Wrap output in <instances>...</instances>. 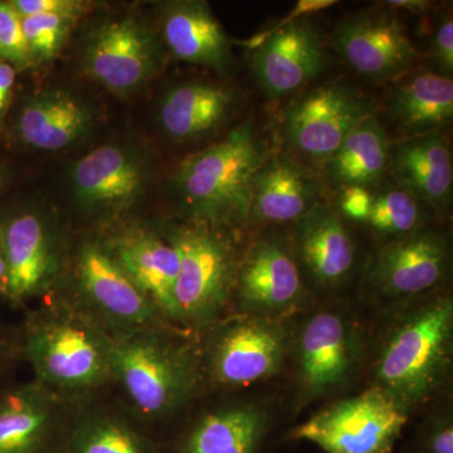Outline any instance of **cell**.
Wrapping results in <instances>:
<instances>
[{
    "label": "cell",
    "mask_w": 453,
    "mask_h": 453,
    "mask_svg": "<svg viewBox=\"0 0 453 453\" xmlns=\"http://www.w3.org/2000/svg\"><path fill=\"white\" fill-rule=\"evenodd\" d=\"M453 303L437 297L402 316L381 344L374 386L405 413L442 389L452 365Z\"/></svg>",
    "instance_id": "obj_1"
},
{
    "label": "cell",
    "mask_w": 453,
    "mask_h": 453,
    "mask_svg": "<svg viewBox=\"0 0 453 453\" xmlns=\"http://www.w3.org/2000/svg\"><path fill=\"white\" fill-rule=\"evenodd\" d=\"M112 347V336L70 303L42 310L27 332V357L50 390L83 392L106 383L113 378Z\"/></svg>",
    "instance_id": "obj_2"
},
{
    "label": "cell",
    "mask_w": 453,
    "mask_h": 453,
    "mask_svg": "<svg viewBox=\"0 0 453 453\" xmlns=\"http://www.w3.org/2000/svg\"><path fill=\"white\" fill-rule=\"evenodd\" d=\"M265 159L250 122L179 165L174 186L201 223L243 222L251 210L253 184Z\"/></svg>",
    "instance_id": "obj_3"
},
{
    "label": "cell",
    "mask_w": 453,
    "mask_h": 453,
    "mask_svg": "<svg viewBox=\"0 0 453 453\" xmlns=\"http://www.w3.org/2000/svg\"><path fill=\"white\" fill-rule=\"evenodd\" d=\"M112 377L146 416L180 407L198 381L196 357L157 326L113 338Z\"/></svg>",
    "instance_id": "obj_4"
},
{
    "label": "cell",
    "mask_w": 453,
    "mask_h": 453,
    "mask_svg": "<svg viewBox=\"0 0 453 453\" xmlns=\"http://www.w3.org/2000/svg\"><path fill=\"white\" fill-rule=\"evenodd\" d=\"M179 252L173 320L203 326L225 309L235 279L228 243L204 223L181 226L169 235Z\"/></svg>",
    "instance_id": "obj_5"
},
{
    "label": "cell",
    "mask_w": 453,
    "mask_h": 453,
    "mask_svg": "<svg viewBox=\"0 0 453 453\" xmlns=\"http://www.w3.org/2000/svg\"><path fill=\"white\" fill-rule=\"evenodd\" d=\"M407 421L408 413L372 387L319 411L292 429L291 437L325 453H392Z\"/></svg>",
    "instance_id": "obj_6"
},
{
    "label": "cell",
    "mask_w": 453,
    "mask_h": 453,
    "mask_svg": "<svg viewBox=\"0 0 453 453\" xmlns=\"http://www.w3.org/2000/svg\"><path fill=\"white\" fill-rule=\"evenodd\" d=\"M77 281L83 310L112 338L157 326L159 310L127 275L109 247H82L77 258Z\"/></svg>",
    "instance_id": "obj_7"
},
{
    "label": "cell",
    "mask_w": 453,
    "mask_h": 453,
    "mask_svg": "<svg viewBox=\"0 0 453 453\" xmlns=\"http://www.w3.org/2000/svg\"><path fill=\"white\" fill-rule=\"evenodd\" d=\"M369 115L371 107L356 92L342 85H325L292 103L283 127L292 148L326 163Z\"/></svg>",
    "instance_id": "obj_8"
},
{
    "label": "cell",
    "mask_w": 453,
    "mask_h": 453,
    "mask_svg": "<svg viewBox=\"0 0 453 453\" xmlns=\"http://www.w3.org/2000/svg\"><path fill=\"white\" fill-rule=\"evenodd\" d=\"M249 46L256 77L271 97H283L308 85L326 62L323 40L308 20L276 25L252 37Z\"/></svg>",
    "instance_id": "obj_9"
},
{
    "label": "cell",
    "mask_w": 453,
    "mask_h": 453,
    "mask_svg": "<svg viewBox=\"0 0 453 453\" xmlns=\"http://www.w3.org/2000/svg\"><path fill=\"white\" fill-rule=\"evenodd\" d=\"M359 340L344 315L321 311L310 318L296 342L297 377L306 399L333 392L350 378Z\"/></svg>",
    "instance_id": "obj_10"
},
{
    "label": "cell",
    "mask_w": 453,
    "mask_h": 453,
    "mask_svg": "<svg viewBox=\"0 0 453 453\" xmlns=\"http://www.w3.org/2000/svg\"><path fill=\"white\" fill-rule=\"evenodd\" d=\"M333 44L356 73L377 82L401 76L417 56L403 26L384 13L360 14L340 23Z\"/></svg>",
    "instance_id": "obj_11"
},
{
    "label": "cell",
    "mask_w": 453,
    "mask_h": 453,
    "mask_svg": "<svg viewBox=\"0 0 453 453\" xmlns=\"http://www.w3.org/2000/svg\"><path fill=\"white\" fill-rule=\"evenodd\" d=\"M288 335L277 321L244 319L219 334L211 354L214 378L225 386H250L281 368Z\"/></svg>",
    "instance_id": "obj_12"
},
{
    "label": "cell",
    "mask_w": 453,
    "mask_h": 453,
    "mask_svg": "<svg viewBox=\"0 0 453 453\" xmlns=\"http://www.w3.org/2000/svg\"><path fill=\"white\" fill-rule=\"evenodd\" d=\"M157 64V42L134 19H116L101 26L85 52L88 73L106 88L120 94L148 81Z\"/></svg>",
    "instance_id": "obj_13"
},
{
    "label": "cell",
    "mask_w": 453,
    "mask_h": 453,
    "mask_svg": "<svg viewBox=\"0 0 453 453\" xmlns=\"http://www.w3.org/2000/svg\"><path fill=\"white\" fill-rule=\"evenodd\" d=\"M449 264L446 241L436 232L418 231L396 238L378 252L368 281L380 294L410 299L436 288Z\"/></svg>",
    "instance_id": "obj_14"
},
{
    "label": "cell",
    "mask_w": 453,
    "mask_h": 453,
    "mask_svg": "<svg viewBox=\"0 0 453 453\" xmlns=\"http://www.w3.org/2000/svg\"><path fill=\"white\" fill-rule=\"evenodd\" d=\"M7 266L5 294L25 301L46 290L58 271V255L49 226L35 213L18 214L0 228Z\"/></svg>",
    "instance_id": "obj_15"
},
{
    "label": "cell",
    "mask_w": 453,
    "mask_h": 453,
    "mask_svg": "<svg viewBox=\"0 0 453 453\" xmlns=\"http://www.w3.org/2000/svg\"><path fill=\"white\" fill-rule=\"evenodd\" d=\"M74 198L83 210L115 211L133 204L144 189L142 163L127 149L105 145L74 164Z\"/></svg>",
    "instance_id": "obj_16"
},
{
    "label": "cell",
    "mask_w": 453,
    "mask_h": 453,
    "mask_svg": "<svg viewBox=\"0 0 453 453\" xmlns=\"http://www.w3.org/2000/svg\"><path fill=\"white\" fill-rule=\"evenodd\" d=\"M235 286L243 305L264 315L288 311L303 294L296 262L273 240L253 244L235 273Z\"/></svg>",
    "instance_id": "obj_17"
},
{
    "label": "cell",
    "mask_w": 453,
    "mask_h": 453,
    "mask_svg": "<svg viewBox=\"0 0 453 453\" xmlns=\"http://www.w3.org/2000/svg\"><path fill=\"white\" fill-rule=\"evenodd\" d=\"M389 168L399 188L438 211L451 204V148L441 133L412 136L390 149Z\"/></svg>",
    "instance_id": "obj_18"
},
{
    "label": "cell",
    "mask_w": 453,
    "mask_h": 453,
    "mask_svg": "<svg viewBox=\"0 0 453 453\" xmlns=\"http://www.w3.org/2000/svg\"><path fill=\"white\" fill-rule=\"evenodd\" d=\"M110 250L160 314L173 319L180 261L177 247L170 238L136 229L121 234Z\"/></svg>",
    "instance_id": "obj_19"
},
{
    "label": "cell",
    "mask_w": 453,
    "mask_h": 453,
    "mask_svg": "<svg viewBox=\"0 0 453 453\" xmlns=\"http://www.w3.org/2000/svg\"><path fill=\"white\" fill-rule=\"evenodd\" d=\"M297 250L303 266L316 282L338 285L351 273L356 246L342 219L318 203L297 220Z\"/></svg>",
    "instance_id": "obj_20"
},
{
    "label": "cell",
    "mask_w": 453,
    "mask_h": 453,
    "mask_svg": "<svg viewBox=\"0 0 453 453\" xmlns=\"http://www.w3.org/2000/svg\"><path fill=\"white\" fill-rule=\"evenodd\" d=\"M318 181L288 157L265 162L255 184L249 219L256 223L297 222L318 204Z\"/></svg>",
    "instance_id": "obj_21"
},
{
    "label": "cell",
    "mask_w": 453,
    "mask_h": 453,
    "mask_svg": "<svg viewBox=\"0 0 453 453\" xmlns=\"http://www.w3.org/2000/svg\"><path fill=\"white\" fill-rule=\"evenodd\" d=\"M163 37L177 58L223 70L231 62V46L207 3L174 2L166 4Z\"/></svg>",
    "instance_id": "obj_22"
},
{
    "label": "cell",
    "mask_w": 453,
    "mask_h": 453,
    "mask_svg": "<svg viewBox=\"0 0 453 453\" xmlns=\"http://www.w3.org/2000/svg\"><path fill=\"white\" fill-rule=\"evenodd\" d=\"M91 124L88 109L79 98L64 91L33 97L19 113L20 140L40 150H62L82 138Z\"/></svg>",
    "instance_id": "obj_23"
},
{
    "label": "cell",
    "mask_w": 453,
    "mask_h": 453,
    "mask_svg": "<svg viewBox=\"0 0 453 453\" xmlns=\"http://www.w3.org/2000/svg\"><path fill=\"white\" fill-rule=\"evenodd\" d=\"M234 104V92L223 86L184 83L164 97L160 124L173 139H196L216 130L228 118Z\"/></svg>",
    "instance_id": "obj_24"
},
{
    "label": "cell",
    "mask_w": 453,
    "mask_h": 453,
    "mask_svg": "<svg viewBox=\"0 0 453 453\" xmlns=\"http://www.w3.org/2000/svg\"><path fill=\"white\" fill-rule=\"evenodd\" d=\"M52 390L25 387L0 402V453H41L56 425Z\"/></svg>",
    "instance_id": "obj_25"
},
{
    "label": "cell",
    "mask_w": 453,
    "mask_h": 453,
    "mask_svg": "<svg viewBox=\"0 0 453 453\" xmlns=\"http://www.w3.org/2000/svg\"><path fill=\"white\" fill-rule=\"evenodd\" d=\"M389 110L396 125L411 135L440 133L453 118L451 77L436 73L411 77L393 91Z\"/></svg>",
    "instance_id": "obj_26"
},
{
    "label": "cell",
    "mask_w": 453,
    "mask_h": 453,
    "mask_svg": "<svg viewBox=\"0 0 453 453\" xmlns=\"http://www.w3.org/2000/svg\"><path fill=\"white\" fill-rule=\"evenodd\" d=\"M390 149L386 130L375 116L369 115L327 160V174L342 189L377 186L389 168Z\"/></svg>",
    "instance_id": "obj_27"
},
{
    "label": "cell",
    "mask_w": 453,
    "mask_h": 453,
    "mask_svg": "<svg viewBox=\"0 0 453 453\" xmlns=\"http://www.w3.org/2000/svg\"><path fill=\"white\" fill-rule=\"evenodd\" d=\"M265 421L261 411L247 405L211 413L193 431L186 453H256Z\"/></svg>",
    "instance_id": "obj_28"
},
{
    "label": "cell",
    "mask_w": 453,
    "mask_h": 453,
    "mask_svg": "<svg viewBox=\"0 0 453 453\" xmlns=\"http://www.w3.org/2000/svg\"><path fill=\"white\" fill-rule=\"evenodd\" d=\"M419 222L421 208L418 201L402 188L372 196L371 214L366 223L378 234L404 237L416 232Z\"/></svg>",
    "instance_id": "obj_29"
},
{
    "label": "cell",
    "mask_w": 453,
    "mask_h": 453,
    "mask_svg": "<svg viewBox=\"0 0 453 453\" xmlns=\"http://www.w3.org/2000/svg\"><path fill=\"white\" fill-rule=\"evenodd\" d=\"M77 453H148L127 426L109 418H92L76 434Z\"/></svg>",
    "instance_id": "obj_30"
},
{
    "label": "cell",
    "mask_w": 453,
    "mask_h": 453,
    "mask_svg": "<svg viewBox=\"0 0 453 453\" xmlns=\"http://www.w3.org/2000/svg\"><path fill=\"white\" fill-rule=\"evenodd\" d=\"M73 20V18L57 14L22 18L23 33L31 61H47L56 56L67 37Z\"/></svg>",
    "instance_id": "obj_31"
},
{
    "label": "cell",
    "mask_w": 453,
    "mask_h": 453,
    "mask_svg": "<svg viewBox=\"0 0 453 453\" xmlns=\"http://www.w3.org/2000/svg\"><path fill=\"white\" fill-rule=\"evenodd\" d=\"M0 62L16 67H25L31 62L27 49L22 18L12 7L11 2H0Z\"/></svg>",
    "instance_id": "obj_32"
},
{
    "label": "cell",
    "mask_w": 453,
    "mask_h": 453,
    "mask_svg": "<svg viewBox=\"0 0 453 453\" xmlns=\"http://www.w3.org/2000/svg\"><path fill=\"white\" fill-rule=\"evenodd\" d=\"M11 4L22 18L38 14L73 18L82 9V3L73 0H14Z\"/></svg>",
    "instance_id": "obj_33"
},
{
    "label": "cell",
    "mask_w": 453,
    "mask_h": 453,
    "mask_svg": "<svg viewBox=\"0 0 453 453\" xmlns=\"http://www.w3.org/2000/svg\"><path fill=\"white\" fill-rule=\"evenodd\" d=\"M434 56L441 74L451 77L453 71V20L447 13L441 19L434 37Z\"/></svg>",
    "instance_id": "obj_34"
},
{
    "label": "cell",
    "mask_w": 453,
    "mask_h": 453,
    "mask_svg": "<svg viewBox=\"0 0 453 453\" xmlns=\"http://www.w3.org/2000/svg\"><path fill=\"white\" fill-rule=\"evenodd\" d=\"M372 195L366 188L348 187L342 189L340 208L348 219L366 222L371 214Z\"/></svg>",
    "instance_id": "obj_35"
},
{
    "label": "cell",
    "mask_w": 453,
    "mask_h": 453,
    "mask_svg": "<svg viewBox=\"0 0 453 453\" xmlns=\"http://www.w3.org/2000/svg\"><path fill=\"white\" fill-rule=\"evenodd\" d=\"M428 453H453V426L451 417L443 414L429 423L425 437Z\"/></svg>",
    "instance_id": "obj_36"
},
{
    "label": "cell",
    "mask_w": 453,
    "mask_h": 453,
    "mask_svg": "<svg viewBox=\"0 0 453 453\" xmlns=\"http://www.w3.org/2000/svg\"><path fill=\"white\" fill-rule=\"evenodd\" d=\"M14 82H16V68L0 62V115L7 109Z\"/></svg>",
    "instance_id": "obj_37"
},
{
    "label": "cell",
    "mask_w": 453,
    "mask_h": 453,
    "mask_svg": "<svg viewBox=\"0 0 453 453\" xmlns=\"http://www.w3.org/2000/svg\"><path fill=\"white\" fill-rule=\"evenodd\" d=\"M384 4L388 8L412 12V13H423L429 8V3L425 0H390V2H384Z\"/></svg>",
    "instance_id": "obj_38"
},
{
    "label": "cell",
    "mask_w": 453,
    "mask_h": 453,
    "mask_svg": "<svg viewBox=\"0 0 453 453\" xmlns=\"http://www.w3.org/2000/svg\"><path fill=\"white\" fill-rule=\"evenodd\" d=\"M7 288V266H5L4 256L0 247V292H5Z\"/></svg>",
    "instance_id": "obj_39"
},
{
    "label": "cell",
    "mask_w": 453,
    "mask_h": 453,
    "mask_svg": "<svg viewBox=\"0 0 453 453\" xmlns=\"http://www.w3.org/2000/svg\"><path fill=\"white\" fill-rule=\"evenodd\" d=\"M5 178H7V175H5L4 170L0 168V190H2L3 187H4Z\"/></svg>",
    "instance_id": "obj_40"
}]
</instances>
